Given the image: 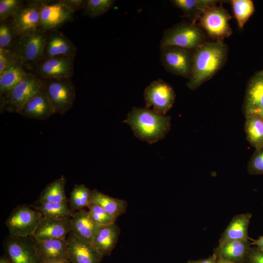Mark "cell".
Wrapping results in <instances>:
<instances>
[{
    "label": "cell",
    "instance_id": "28",
    "mask_svg": "<svg viewBox=\"0 0 263 263\" xmlns=\"http://www.w3.org/2000/svg\"><path fill=\"white\" fill-rule=\"evenodd\" d=\"M245 117L244 131L248 142L255 149L263 147V118L258 113Z\"/></svg>",
    "mask_w": 263,
    "mask_h": 263
},
{
    "label": "cell",
    "instance_id": "25",
    "mask_svg": "<svg viewBox=\"0 0 263 263\" xmlns=\"http://www.w3.org/2000/svg\"><path fill=\"white\" fill-rule=\"evenodd\" d=\"M172 5L180 9L184 14L196 23L204 12L210 7L217 4L218 0H173Z\"/></svg>",
    "mask_w": 263,
    "mask_h": 263
},
{
    "label": "cell",
    "instance_id": "8",
    "mask_svg": "<svg viewBox=\"0 0 263 263\" xmlns=\"http://www.w3.org/2000/svg\"><path fill=\"white\" fill-rule=\"evenodd\" d=\"M160 60L164 69L173 75L189 79L194 51L173 46L160 47Z\"/></svg>",
    "mask_w": 263,
    "mask_h": 263
},
{
    "label": "cell",
    "instance_id": "40",
    "mask_svg": "<svg viewBox=\"0 0 263 263\" xmlns=\"http://www.w3.org/2000/svg\"><path fill=\"white\" fill-rule=\"evenodd\" d=\"M62 1L74 11L83 8L85 2V0H63Z\"/></svg>",
    "mask_w": 263,
    "mask_h": 263
},
{
    "label": "cell",
    "instance_id": "44",
    "mask_svg": "<svg viewBox=\"0 0 263 263\" xmlns=\"http://www.w3.org/2000/svg\"><path fill=\"white\" fill-rule=\"evenodd\" d=\"M0 263H12L10 260L4 257H1Z\"/></svg>",
    "mask_w": 263,
    "mask_h": 263
},
{
    "label": "cell",
    "instance_id": "11",
    "mask_svg": "<svg viewBox=\"0 0 263 263\" xmlns=\"http://www.w3.org/2000/svg\"><path fill=\"white\" fill-rule=\"evenodd\" d=\"M74 12L62 0L44 1L40 11L39 29L52 31L72 20Z\"/></svg>",
    "mask_w": 263,
    "mask_h": 263
},
{
    "label": "cell",
    "instance_id": "15",
    "mask_svg": "<svg viewBox=\"0 0 263 263\" xmlns=\"http://www.w3.org/2000/svg\"><path fill=\"white\" fill-rule=\"evenodd\" d=\"M71 263H100L103 256L92 243L84 242L70 232L66 238Z\"/></svg>",
    "mask_w": 263,
    "mask_h": 263
},
{
    "label": "cell",
    "instance_id": "41",
    "mask_svg": "<svg viewBox=\"0 0 263 263\" xmlns=\"http://www.w3.org/2000/svg\"><path fill=\"white\" fill-rule=\"evenodd\" d=\"M217 258L215 254L209 256L207 258L198 260H189L188 263H217Z\"/></svg>",
    "mask_w": 263,
    "mask_h": 263
},
{
    "label": "cell",
    "instance_id": "14",
    "mask_svg": "<svg viewBox=\"0 0 263 263\" xmlns=\"http://www.w3.org/2000/svg\"><path fill=\"white\" fill-rule=\"evenodd\" d=\"M71 218L56 219L41 217L32 236L35 241L66 239L71 231Z\"/></svg>",
    "mask_w": 263,
    "mask_h": 263
},
{
    "label": "cell",
    "instance_id": "6",
    "mask_svg": "<svg viewBox=\"0 0 263 263\" xmlns=\"http://www.w3.org/2000/svg\"><path fill=\"white\" fill-rule=\"evenodd\" d=\"M43 88V79L29 74L2 97V108L18 113L24 104Z\"/></svg>",
    "mask_w": 263,
    "mask_h": 263
},
{
    "label": "cell",
    "instance_id": "31",
    "mask_svg": "<svg viewBox=\"0 0 263 263\" xmlns=\"http://www.w3.org/2000/svg\"><path fill=\"white\" fill-rule=\"evenodd\" d=\"M92 190L85 185H75L70 194L69 206L76 212L84 209L91 202Z\"/></svg>",
    "mask_w": 263,
    "mask_h": 263
},
{
    "label": "cell",
    "instance_id": "17",
    "mask_svg": "<svg viewBox=\"0 0 263 263\" xmlns=\"http://www.w3.org/2000/svg\"><path fill=\"white\" fill-rule=\"evenodd\" d=\"M251 245L249 239L226 241L219 243L213 253L217 258L234 263H245Z\"/></svg>",
    "mask_w": 263,
    "mask_h": 263
},
{
    "label": "cell",
    "instance_id": "47",
    "mask_svg": "<svg viewBox=\"0 0 263 263\" xmlns=\"http://www.w3.org/2000/svg\"><path fill=\"white\" fill-rule=\"evenodd\" d=\"M39 263V262H37V263Z\"/></svg>",
    "mask_w": 263,
    "mask_h": 263
},
{
    "label": "cell",
    "instance_id": "29",
    "mask_svg": "<svg viewBox=\"0 0 263 263\" xmlns=\"http://www.w3.org/2000/svg\"><path fill=\"white\" fill-rule=\"evenodd\" d=\"M28 74L18 61L5 70L0 75V91L2 97L6 95Z\"/></svg>",
    "mask_w": 263,
    "mask_h": 263
},
{
    "label": "cell",
    "instance_id": "13",
    "mask_svg": "<svg viewBox=\"0 0 263 263\" xmlns=\"http://www.w3.org/2000/svg\"><path fill=\"white\" fill-rule=\"evenodd\" d=\"M44 2L32 1L22 5L13 16L11 25L18 36L39 29L40 11Z\"/></svg>",
    "mask_w": 263,
    "mask_h": 263
},
{
    "label": "cell",
    "instance_id": "1",
    "mask_svg": "<svg viewBox=\"0 0 263 263\" xmlns=\"http://www.w3.org/2000/svg\"><path fill=\"white\" fill-rule=\"evenodd\" d=\"M228 47L220 41H205L194 51L191 74L187 86L198 89L212 77L225 64Z\"/></svg>",
    "mask_w": 263,
    "mask_h": 263
},
{
    "label": "cell",
    "instance_id": "36",
    "mask_svg": "<svg viewBox=\"0 0 263 263\" xmlns=\"http://www.w3.org/2000/svg\"><path fill=\"white\" fill-rule=\"evenodd\" d=\"M22 1L19 0H0V20L2 22L13 16L21 7Z\"/></svg>",
    "mask_w": 263,
    "mask_h": 263
},
{
    "label": "cell",
    "instance_id": "42",
    "mask_svg": "<svg viewBox=\"0 0 263 263\" xmlns=\"http://www.w3.org/2000/svg\"><path fill=\"white\" fill-rule=\"evenodd\" d=\"M251 242V245H256L257 247L263 251V236H261L257 240H252Z\"/></svg>",
    "mask_w": 263,
    "mask_h": 263
},
{
    "label": "cell",
    "instance_id": "38",
    "mask_svg": "<svg viewBox=\"0 0 263 263\" xmlns=\"http://www.w3.org/2000/svg\"><path fill=\"white\" fill-rule=\"evenodd\" d=\"M17 61L13 52L0 48V75Z\"/></svg>",
    "mask_w": 263,
    "mask_h": 263
},
{
    "label": "cell",
    "instance_id": "19",
    "mask_svg": "<svg viewBox=\"0 0 263 263\" xmlns=\"http://www.w3.org/2000/svg\"><path fill=\"white\" fill-rule=\"evenodd\" d=\"M244 111L245 116L263 111V73H258L249 80L247 85Z\"/></svg>",
    "mask_w": 263,
    "mask_h": 263
},
{
    "label": "cell",
    "instance_id": "3",
    "mask_svg": "<svg viewBox=\"0 0 263 263\" xmlns=\"http://www.w3.org/2000/svg\"><path fill=\"white\" fill-rule=\"evenodd\" d=\"M206 34L199 25L181 22L166 30L160 47L173 46L194 51L206 41Z\"/></svg>",
    "mask_w": 263,
    "mask_h": 263
},
{
    "label": "cell",
    "instance_id": "32",
    "mask_svg": "<svg viewBox=\"0 0 263 263\" xmlns=\"http://www.w3.org/2000/svg\"><path fill=\"white\" fill-rule=\"evenodd\" d=\"M235 19L240 28H242L254 11L250 0H232L231 2Z\"/></svg>",
    "mask_w": 263,
    "mask_h": 263
},
{
    "label": "cell",
    "instance_id": "2",
    "mask_svg": "<svg viewBox=\"0 0 263 263\" xmlns=\"http://www.w3.org/2000/svg\"><path fill=\"white\" fill-rule=\"evenodd\" d=\"M124 122L131 127L137 138L150 144L163 139L170 129V116L146 107L133 108Z\"/></svg>",
    "mask_w": 263,
    "mask_h": 263
},
{
    "label": "cell",
    "instance_id": "39",
    "mask_svg": "<svg viewBox=\"0 0 263 263\" xmlns=\"http://www.w3.org/2000/svg\"><path fill=\"white\" fill-rule=\"evenodd\" d=\"M245 263H263V251L257 246H251L246 257Z\"/></svg>",
    "mask_w": 263,
    "mask_h": 263
},
{
    "label": "cell",
    "instance_id": "37",
    "mask_svg": "<svg viewBox=\"0 0 263 263\" xmlns=\"http://www.w3.org/2000/svg\"><path fill=\"white\" fill-rule=\"evenodd\" d=\"M15 35H17L12 25L1 22L0 25V48L10 50V48L14 44Z\"/></svg>",
    "mask_w": 263,
    "mask_h": 263
},
{
    "label": "cell",
    "instance_id": "21",
    "mask_svg": "<svg viewBox=\"0 0 263 263\" xmlns=\"http://www.w3.org/2000/svg\"><path fill=\"white\" fill-rule=\"evenodd\" d=\"M26 237L11 236L6 243V250L12 263H36L38 262L34 249Z\"/></svg>",
    "mask_w": 263,
    "mask_h": 263
},
{
    "label": "cell",
    "instance_id": "43",
    "mask_svg": "<svg viewBox=\"0 0 263 263\" xmlns=\"http://www.w3.org/2000/svg\"><path fill=\"white\" fill-rule=\"evenodd\" d=\"M44 263H71V262L69 259H62L51 261Z\"/></svg>",
    "mask_w": 263,
    "mask_h": 263
},
{
    "label": "cell",
    "instance_id": "22",
    "mask_svg": "<svg viewBox=\"0 0 263 263\" xmlns=\"http://www.w3.org/2000/svg\"><path fill=\"white\" fill-rule=\"evenodd\" d=\"M71 232L84 242L92 243L99 226L88 210L81 209L75 212L71 220Z\"/></svg>",
    "mask_w": 263,
    "mask_h": 263
},
{
    "label": "cell",
    "instance_id": "35",
    "mask_svg": "<svg viewBox=\"0 0 263 263\" xmlns=\"http://www.w3.org/2000/svg\"><path fill=\"white\" fill-rule=\"evenodd\" d=\"M247 171L251 175H263V147L255 149L248 161Z\"/></svg>",
    "mask_w": 263,
    "mask_h": 263
},
{
    "label": "cell",
    "instance_id": "30",
    "mask_svg": "<svg viewBox=\"0 0 263 263\" xmlns=\"http://www.w3.org/2000/svg\"><path fill=\"white\" fill-rule=\"evenodd\" d=\"M46 216L56 219L71 218L75 212L72 211L68 202L48 203L31 206Z\"/></svg>",
    "mask_w": 263,
    "mask_h": 263
},
{
    "label": "cell",
    "instance_id": "7",
    "mask_svg": "<svg viewBox=\"0 0 263 263\" xmlns=\"http://www.w3.org/2000/svg\"><path fill=\"white\" fill-rule=\"evenodd\" d=\"M231 18L226 10L216 4L207 9L200 17L199 25L215 41H223L232 34L229 24Z\"/></svg>",
    "mask_w": 263,
    "mask_h": 263
},
{
    "label": "cell",
    "instance_id": "26",
    "mask_svg": "<svg viewBox=\"0 0 263 263\" xmlns=\"http://www.w3.org/2000/svg\"><path fill=\"white\" fill-rule=\"evenodd\" d=\"M91 201L100 206L116 219L125 213L128 207L127 201L110 197L97 189L92 190Z\"/></svg>",
    "mask_w": 263,
    "mask_h": 263
},
{
    "label": "cell",
    "instance_id": "5",
    "mask_svg": "<svg viewBox=\"0 0 263 263\" xmlns=\"http://www.w3.org/2000/svg\"><path fill=\"white\" fill-rule=\"evenodd\" d=\"M44 91L56 113L62 115L73 106L75 87L71 78L42 79Z\"/></svg>",
    "mask_w": 263,
    "mask_h": 263
},
{
    "label": "cell",
    "instance_id": "18",
    "mask_svg": "<svg viewBox=\"0 0 263 263\" xmlns=\"http://www.w3.org/2000/svg\"><path fill=\"white\" fill-rule=\"evenodd\" d=\"M18 113L29 118L46 120L56 113L43 88L24 104Z\"/></svg>",
    "mask_w": 263,
    "mask_h": 263
},
{
    "label": "cell",
    "instance_id": "4",
    "mask_svg": "<svg viewBox=\"0 0 263 263\" xmlns=\"http://www.w3.org/2000/svg\"><path fill=\"white\" fill-rule=\"evenodd\" d=\"M47 32L37 29L19 36L13 51L21 64H34L44 58Z\"/></svg>",
    "mask_w": 263,
    "mask_h": 263
},
{
    "label": "cell",
    "instance_id": "16",
    "mask_svg": "<svg viewBox=\"0 0 263 263\" xmlns=\"http://www.w3.org/2000/svg\"><path fill=\"white\" fill-rule=\"evenodd\" d=\"M34 246L39 263L69 259L66 239L35 241Z\"/></svg>",
    "mask_w": 263,
    "mask_h": 263
},
{
    "label": "cell",
    "instance_id": "23",
    "mask_svg": "<svg viewBox=\"0 0 263 263\" xmlns=\"http://www.w3.org/2000/svg\"><path fill=\"white\" fill-rule=\"evenodd\" d=\"M120 232L115 223L99 225L92 244L103 257L109 256L118 242Z\"/></svg>",
    "mask_w": 263,
    "mask_h": 263
},
{
    "label": "cell",
    "instance_id": "9",
    "mask_svg": "<svg viewBox=\"0 0 263 263\" xmlns=\"http://www.w3.org/2000/svg\"><path fill=\"white\" fill-rule=\"evenodd\" d=\"M42 215L31 207L19 206L5 221L11 236L27 237L34 233Z\"/></svg>",
    "mask_w": 263,
    "mask_h": 263
},
{
    "label": "cell",
    "instance_id": "33",
    "mask_svg": "<svg viewBox=\"0 0 263 263\" xmlns=\"http://www.w3.org/2000/svg\"><path fill=\"white\" fill-rule=\"evenodd\" d=\"M113 0H85L83 8L85 14L91 18L101 16L113 6Z\"/></svg>",
    "mask_w": 263,
    "mask_h": 263
},
{
    "label": "cell",
    "instance_id": "24",
    "mask_svg": "<svg viewBox=\"0 0 263 263\" xmlns=\"http://www.w3.org/2000/svg\"><path fill=\"white\" fill-rule=\"evenodd\" d=\"M251 217L250 213L236 215L223 232L219 243L229 240H249L248 229Z\"/></svg>",
    "mask_w": 263,
    "mask_h": 263
},
{
    "label": "cell",
    "instance_id": "10",
    "mask_svg": "<svg viewBox=\"0 0 263 263\" xmlns=\"http://www.w3.org/2000/svg\"><path fill=\"white\" fill-rule=\"evenodd\" d=\"M146 107L154 112L166 115L174 104L176 94L173 88L162 79L152 81L145 89Z\"/></svg>",
    "mask_w": 263,
    "mask_h": 263
},
{
    "label": "cell",
    "instance_id": "34",
    "mask_svg": "<svg viewBox=\"0 0 263 263\" xmlns=\"http://www.w3.org/2000/svg\"><path fill=\"white\" fill-rule=\"evenodd\" d=\"M87 207L92 218L98 225H103L115 223L117 219L97 204L91 201Z\"/></svg>",
    "mask_w": 263,
    "mask_h": 263
},
{
    "label": "cell",
    "instance_id": "20",
    "mask_svg": "<svg viewBox=\"0 0 263 263\" xmlns=\"http://www.w3.org/2000/svg\"><path fill=\"white\" fill-rule=\"evenodd\" d=\"M77 49L64 35L56 31L48 33L44 49V58L57 56L75 57Z\"/></svg>",
    "mask_w": 263,
    "mask_h": 263
},
{
    "label": "cell",
    "instance_id": "12",
    "mask_svg": "<svg viewBox=\"0 0 263 263\" xmlns=\"http://www.w3.org/2000/svg\"><path fill=\"white\" fill-rule=\"evenodd\" d=\"M74 61V57L65 56L43 58L37 67L38 76L42 79L71 78Z\"/></svg>",
    "mask_w": 263,
    "mask_h": 263
},
{
    "label": "cell",
    "instance_id": "27",
    "mask_svg": "<svg viewBox=\"0 0 263 263\" xmlns=\"http://www.w3.org/2000/svg\"><path fill=\"white\" fill-rule=\"evenodd\" d=\"M66 179L64 175L46 186L41 192L36 205L48 203L68 202L65 192Z\"/></svg>",
    "mask_w": 263,
    "mask_h": 263
},
{
    "label": "cell",
    "instance_id": "46",
    "mask_svg": "<svg viewBox=\"0 0 263 263\" xmlns=\"http://www.w3.org/2000/svg\"><path fill=\"white\" fill-rule=\"evenodd\" d=\"M257 113L260 115L263 118V111Z\"/></svg>",
    "mask_w": 263,
    "mask_h": 263
},
{
    "label": "cell",
    "instance_id": "45",
    "mask_svg": "<svg viewBox=\"0 0 263 263\" xmlns=\"http://www.w3.org/2000/svg\"><path fill=\"white\" fill-rule=\"evenodd\" d=\"M217 263H234L231 262L227 261L220 258H217Z\"/></svg>",
    "mask_w": 263,
    "mask_h": 263
},
{
    "label": "cell",
    "instance_id": "48",
    "mask_svg": "<svg viewBox=\"0 0 263 263\" xmlns=\"http://www.w3.org/2000/svg\"><path fill=\"white\" fill-rule=\"evenodd\" d=\"M262 72H263V71Z\"/></svg>",
    "mask_w": 263,
    "mask_h": 263
}]
</instances>
